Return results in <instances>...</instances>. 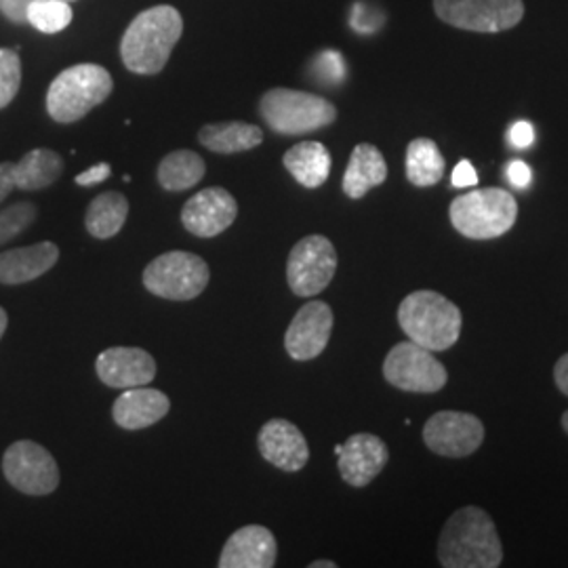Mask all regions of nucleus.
<instances>
[{
	"instance_id": "obj_1",
	"label": "nucleus",
	"mask_w": 568,
	"mask_h": 568,
	"mask_svg": "<svg viewBox=\"0 0 568 568\" xmlns=\"http://www.w3.org/2000/svg\"><path fill=\"white\" fill-rule=\"evenodd\" d=\"M438 560L445 568H497L504 546L487 511L476 506L457 509L438 539Z\"/></svg>"
},
{
	"instance_id": "obj_2",
	"label": "nucleus",
	"mask_w": 568,
	"mask_h": 568,
	"mask_svg": "<svg viewBox=\"0 0 568 568\" xmlns=\"http://www.w3.org/2000/svg\"><path fill=\"white\" fill-rule=\"evenodd\" d=\"M183 34L182 13L171 4L142 11L129 23L121 41V58L133 74L152 77L163 72Z\"/></svg>"
},
{
	"instance_id": "obj_3",
	"label": "nucleus",
	"mask_w": 568,
	"mask_h": 568,
	"mask_svg": "<svg viewBox=\"0 0 568 568\" xmlns=\"http://www.w3.org/2000/svg\"><path fill=\"white\" fill-rule=\"evenodd\" d=\"M398 325L406 337L429 352H445L459 342L462 310L436 291H413L398 307Z\"/></svg>"
},
{
	"instance_id": "obj_4",
	"label": "nucleus",
	"mask_w": 568,
	"mask_h": 568,
	"mask_svg": "<svg viewBox=\"0 0 568 568\" xmlns=\"http://www.w3.org/2000/svg\"><path fill=\"white\" fill-rule=\"evenodd\" d=\"M114 91L112 74L98 63H77L60 72L47 91V112L60 124L81 121Z\"/></svg>"
},
{
	"instance_id": "obj_5",
	"label": "nucleus",
	"mask_w": 568,
	"mask_h": 568,
	"mask_svg": "<svg viewBox=\"0 0 568 568\" xmlns=\"http://www.w3.org/2000/svg\"><path fill=\"white\" fill-rule=\"evenodd\" d=\"M453 227L469 241H490L508 234L518 220V203L501 187L469 190L448 206Z\"/></svg>"
},
{
	"instance_id": "obj_6",
	"label": "nucleus",
	"mask_w": 568,
	"mask_h": 568,
	"mask_svg": "<svg viewBox=\"0 0 568 568\" xmlns=\"http://www.w3.org/2000/svg\"><path fill=\"white\" fill-rule=\"evenodd\" d=\"M260 114L278 135H307L337 121V108L325 98L284 87L265 93Z\"/></svg>"
},
{
	"instance_id": "obj_7",
	"label": "nucleus",
	"mask_w": 568,
	"mask_h": 568,
	"mask_svg": "<svg viewBox=\"0 0 568 568\" xmlns=\"http://www.w3.org/2000/svg\"><path fill=\"white\" fill-rule=\"evenodd\" d=\"M211 281L203 257L187 251H169L152 260L143 270V286L169 302L196 300Z\"/></svg>"
},
{
	"instance_id": "obj_8",
	"label": "nucleus",
	"mask_w": 568,
	"mask_h": 568,
	"mask_svg": "<svg viewBox=\"0 0 568 568\" xmlns=\"http://www.w3.org/2000/svg\"><path fill=\"white\" fill-rule=\"evenodd\" d=\"M438 20L453 28L497 34L516 28L525 18L523 0H434Z\"/></svg>"
},
{
	"instance_id": "obj_9",
	"label": "nucleus",
	"mask_w": 568,
	"mask_h": 568,
	"mask_svg": "<svg viewBox=\"0 0 568 568\" xmlns=\"http://www.w3.org/2000/svg\"><path fill=\"white\" fill-rule=\"evenodd\" d=\"M384 377L389 386L413 394H436L448 382L447 366L434 358V352L415 342H403L389 349Z\"/></svg>"
},
{
	"instance_id": "obj_10",
	"label": "nucleus",
	"mask_w": 568,
	"mask_h": 568,
	"mask_svg": "<svg viewBox=\"0 0 568 568\" xmlns=\"http://www.w3.org/2000/svg\"><path fill=\"white\" fill-rule=\"evenodd\" d=\"M337 272V251L333 243L312 234L295 244L286 262V281L297 297H314L333 283Z\"/></svg>"
},
{
	"instance_id": "obj_11",
	"label": "nucleus",
	"mask_w": 568,
	"mask_h": 568,
	"mask_svg": "<svg viewBox=\"0 0 568 568\" xmlns=\"http://www.w3.org/2000/svg\"><path fill=\"white\" fill-rule=\"evenodd\" d=\"M2 471L23 495H51L60 487V467L53 455L32 440H18L4 450Z\"/></svg>"
},
{
	"instance_id": "obj_12",
	"label": "nucleus",
	"mask_w": 568,
	"mask_h": 568,
	"mask_svg": "<svg viewBox=\"0 0 568 568\" xmlns=\"http://www.w3.org/2000/svg\"><path fill=\"white\" fill-rule=\"evenodd\" d=\"M424 443L440 457L462 459L483 447L485 424L471 413L440 410L427 419Z\"/></svg>"
},
{
	"instance_id": "obj_13",
	"label": "nucleus",
	"mask_w": 568,
	"mask_h": 568,
	"mask_svg": "<svg viewBox=\"0 0 568 568\" xmlns=\"http://www.w3.org/2000/svg\"><path fill=\"white\" fill-rule=\"evenodd\" d=\"M333 333V310L325 302L302 305L284 335V349L293 361H314L328 345Z\"/></svg>"
},
{
	"instance_id": "obj_14",
	"label": "nucleus",
	"mask_w": 568,
	"mask_h": 568,
	"mask_svg": "<svg viewBox=\"0 0 568 568\" xmlns=\"http://www.w3.org/2000/svg\"><path fill=\"white\" fill-rule=\"evenodd\" d=\"M239 203L224 187H206L183 204L182 224L199 239H215L236 222Z\"/></svg>"
},
{
	"instance_id": "obj_15",
	"label": "nucleus",
	"mask_w": 568,
	"mask_h": 568,
	"mask_svg": "<svg viewBox=\"0 0 568 568\" xmlns=\"http://www.w3.org/2000/svg\"><path fill=\"white\" fill-rule=\"evenodd\" d=\"M102 384L114 389L148 386L156 377V361L142 347H108L95 361Z\"/></svg>"
},
{
	"instance_id": "obj_16",
	"label": "nucleus",
	"mask_w": 568,
	"mask_h": 568,
	"mask_svg": "<svg viewBox=\"0 0 568 568\" xmlns=\"http://www.w3.org/2000/svg\"><path fill=\"white\" fill-rule=\"evenodd\" d=\"M389 450L379 436L354 434L342 445L337 455L339 474L349 487L363 488L371 485L387 466Z\"/></svg>"
},
{
	"instance_id": "obj_17",
	"label": "nucleus",
	"mask_w": 568,
	"mask_h": 568,
	"mask_svg": "<svg viewBox=\"0 0 568 568\" xmlns=\"http://www.w3.org/2000/svg\"><path fill=\"white\" fill-rule=\"evenodd\" d=\"M257 447L267 464L288 474L304 469L310 459L302 429L286 419H270L257 436Z\"/></svg>"
},
{
	"instance_id": "obj_18",
	"label": "nucleus",
	"mask_w": 568,
	"mask_h": 568,
	"mask_svg": "<svg viewBox=\"0 0 568 568\" xmlns=\"http://www.w3.org/2000/svg\"><path fill=\"white\" fill-rule=\"evenodd\" d=\"M278 544L270 528L248 525L239 528L225 541L220 568H272L276 565Z\"/></svg>"
},
{
	"instance_id": "obj_19",
	"label": "nucleus",
	"mask_w": 568,
	"mask_h": 568,
	"mask_svg": "<svg viewBox=\"0 0 568 568\" xmlns=\"http://www.w3.org/2000/svg\"><path fill=\"white\" fill-rule=\"evenodd\" d=\"M171 408L169 396L152 387H129L114 400L112 417L122 429H143L166 417Z\"/></svg>"
},
{
	"instance_id": "obj_20",
	"label": "nucleus",
	"mask_w": 568,
	"mask_h": 568,
	"mask_svg": "<svg viewBox=\"0 0 568 568\" xmlns=\"http://www.w3.org/2000/svg\"><path fill=\"white\" fill-rule=\"evenodd\" d=\"M60 260L58 244L44 243L20 246L0 253V284H26L41 278Z\"/></svg>"
},
{
	"instance_id": "obj_21",
	"label": "nucleus",
	"mask_w": 568,
	"mask_h": 568,
	"mask_svg": "<svg viewBox=\"0 0 568 568\" xmlns=\"http://www.w3.org/2000/svg\"><path fill=\"white\" fill-rule=\"evenodd\" d=\"M387 180V163L379 148L373 143H358L349 156L344 173V192L347 199L361 201L373 187Z\"/></svg>"
},
{
	"instance_id": "obj_22",
	"label": "nucleus",
	"mask_w": 568,
	"mask_h": 568,
	"mask_svg": "<svg viewBox=\"0 0 568 568\" xmlns=\"http://www.w3.org/2000/svg\"><path fill=\"white\" fill-rule=\"evenodd\" d=\"M283 164L295 182L307 190H316L331 175V152L325 143H297L284 154Z\"/></svg>"
},
{
	"instance_id": "obj_23",
	"label": "nucleus",
	"mask_w": 568,
	"mask_h": 568,
	"mask_svg": "<svg viewBox=\"0 0 568 568\" xmlns=\"http://www.w3.org/2000/svg\"><path fill=\"white\" fill-rule=\"evenodd\" d=\"M199 142L215 154H239L262 145L264 133L260 126L248 122H215L199 131Z\"/></svg>"
},
{
	"instance_id": "obj_24",
	"label": "nucleus",
	"mask_w": 568,
	"mask_h": 568,
	"mask_svg": "<svg viewBox=\"0 0 568 568\" xmlns=\"http://www.w3.org/2000/svg\"><path fill=\"white\" fill-rule=\"evenodd\" d=\"M63 173L60 154L47 148L30 150L21 156L20 163H13V182L23 192H39L58 182Z\"/></svg>"
},
{
	"instance_id": "obj_25",
	"label": "nucleus",
	"mask_w": 568,
	"mask_h": 568,
	"mask_svg": "<svg viewBox=\"0 0 568 568\" xmlns=\"http://www.w3.org/2000/svg\"><path fill=\"white\" fill-rule=\"evenodd\" d=\"M406 180L415 187H432L445 178L447 161L429 138H417L406 148Z\"/></svg>"
},
{
	"instance_id": "obj_26",
	"label": "nucleus",
	"mask_w": 568,
	"mask_h": 568,
	"mask_svg": "<svg viewBox=\"0 0 568 568\" xmlns=\"http://www.w3.org/2000/svg\"><path fill=\"white\" fill-rule=\"evenodd\" d=\"M129 217V201L121 192H103L87 209L84 225L87 232L98 239V241H108L114 239L126 224Z\"/></svg>"
},
{
	"instance_id": "obj_27",
	"label": "nucleus",
	"mask_w": 568,
	"mask_h": 568,
	"mask_svg": "<svg viewBox=\"0 0 568 568\" xmlns=\"http://www.w3.org/2000/svg\"><path fill=\"white\" fill-rule=\"evenodd\" d=\"M206 173L203 156L192 150H175L159 164V183L166 192H185L199 185Z\"/></svg>"
},
{
	"instance_id": "obj_28",
	"label": "nucleus",
	"mask_w": 568,
	"mask_h": 568,
	"mask_svg": "<svg viewBox=\"0 0 568 568\" xmlns=\"http://www.w3.org/2000/svg\"><path fill=\"white\" fill-rule=\"evenodd\" d=\"M26 21L42 34H58L72 21V7L65 0H32Z\"/></svg>"
},
{
	"instance_id": "obj_29",
	"label": "nucleus",
	"mask_w": 568,
	"mask_h": 568,
	"mask_svg": "<svg viewBox=\"0 0 568 568\" xmlns=\"http://www.w3.org/2000/svg\"><path fill=\"white\" fill-rule=\"evenodd\" d=\"M39 211L32 203H16L0 211V244L13 241L34 224Z\"/></svg>"
},
{
	"instance_id": "obj_30",
	"label": "nucleus",
	"mask_w": 568,
	"mask_h": 568,
	"mask_svg": "<svg viewBox=\"0 0 568 568\" xmlns=\"http://www.w3.org/2000/svg\"><path fill=\"white\" fill-rule=\"evenodd\" d=\"M21 87V60L18 49H0V110L16 100Z\"/></svg>"
},
{
	"instance_id": "obj_31",
	"label": "nucleus",
	"mask_w": 568,
	"mask_h": 568,
	"mask_svg": "<svg viewBox=\"0 0 568 568\" xmlns=\"http://www.w3.org/2000/svg\"><path fill=\"white\" fill-rule=\"evenodd\" d=\"M450 183L453 187H474L478 183V173L474 169V164L469 161H462L453 169V175H450Z\"/></svg>"
},
{
	"instance_id": "obj_32",
	"label": "nucleus",
	"mask_w": 568,
	"mask_h": 568,
	"mask_svg": "<svg viewBox=\"0 0 568 568\" xmlns=\"http://www.w3.org/2000/svg\"><path fill=\"white\" fill-rule=\"evenodd\" d=\"M110 175H112V166H110V163H100L79 173L74 182L79 183V185H84V187H89V185H98V183L105 182Z\"/></svg>"
},
{
	"instance_id": "obj_33",
	"label": "nucleus",
	"mask_w": 568,
	"mask_h": 568,
	"mask_svg": "<svg viewBox=\"0 0 568 568\" xmlns=\"http://www.w3.org/2000/svg\"><path fill=\"white\" fill-rule=\"evenodd\" d=\"M509 142L516 148H528L535 142V129L532 124L527 121L516 122L511 129H509Z\"/></svg>"
},
{
	"instance_id": "obj_34",
	"label": "nucleus",
	"mask_w": 568,
	"mask_h": 568,
	"mask_svg": "<svg viewBox=\"0 0 568 568\" xmlns=\"http://www.w3.org/2000/svg\"><path fill=\"white\" fill-rule=\"evenodd\" d=\"M30 2L32 0H0V13L13 23H23Z\"/></svg>"
},
{
	"instance_id": "obj_35",
	"label": "nucleus",
	"mask_w": 568,
	"mask_h": 568,
	"mask_svg": "<svg viewBox=\"0 0 568 568\" xmlns=\"http://www.w3.org/2000/svg\"><path fill=\"white\" fill-rule=\"evenodd\" d=\"M508 180L511 185H516V187H528L530 182H532V171H530V166L527 163H523V161H514V163L508 164Z\"/></svg>"
},
{
	"instance_id": "obj_36",
	"label": "nucleus",
	"mask_w": 568,
	"mask_h": 568,
	"mask_svg": "<svg viewBox=\"0 0 568 568\" xmlns=\"http://www.w3.org/2000/svg\"><path fill=\"white\" fill-rule=\"evenodd\" d=\"M16 190L13 182V163H0V204L9 199V194Z\"/></svg>"
},
{
	"instance_id": "obj_37",
	"label": "nucleus",
	"mask_w": 568,
	"mask_h": 568,
	"mask_svg": "<svg viewBox=\"0 0 568 568\" xmlns=\"http://www.w3.org/2000/svg\"><path fill=\"white\" fill-rule=\"evenodd\" d=\"M554 382L558 389L568 396V354H565L554 366Z\"/></svg>"
},
{
	"instance_id": "obj_38",
	"label": "nucleus",
	"mask_w": 568,
	"mask_h": 568,
	"mask_svg": "<svg viewBox=\"0 0 568 568\" xmlns=\"http://www.w3.org/2000/svg\"><path fill=\"white\" fill-rule=\"evenodd\" d=\"M7 325H9V316H7L4 307H0V339H2L4 331H7Z\"/></svg>"
},
{
	"instance_id": "obj_39",
	"label": "nucleus",
	"mask_w": 568,
	"mask_h": 568,
	"mask_svg": "<svg viewBox=\"0 0 568 568\" xmlns=\"http://www.w3.org/2000/svg\"><path fill=\"white\" fill-rule=\"evenodd\" d=\"M337 565L333 560H314L310 568H335Z\"/></svg>"
},
{
	"instance_id": "obj_40",
	"label": "nucleus",
	"mask_w": 568,
	"mask_h": 568,
	"mask_svg": "<svg viewBox=\"0 0 568 568\" xmlns=\"http://www.w3.org/2000/svg\"><path fill=\"white\" fill-rule=\"evenodd\" d=\"M562 427H565V432L568 434V410L562 415Z\"/></svg>"
},
{
	"instance_id": "obj_41",
	"label": "nucleus",
	"mask_w": 568,
	"mask_h": 568,
	"mask_svg": "<svg viewBox=\"0 0 568 568\" xmlns=\"http://www.w3.org/2000/svg\"><path fill=\"white\" fill-rule=\"evenodd\" d=\"M65 2H72V0H65Z\"/></svg>"
}]
</instances>
